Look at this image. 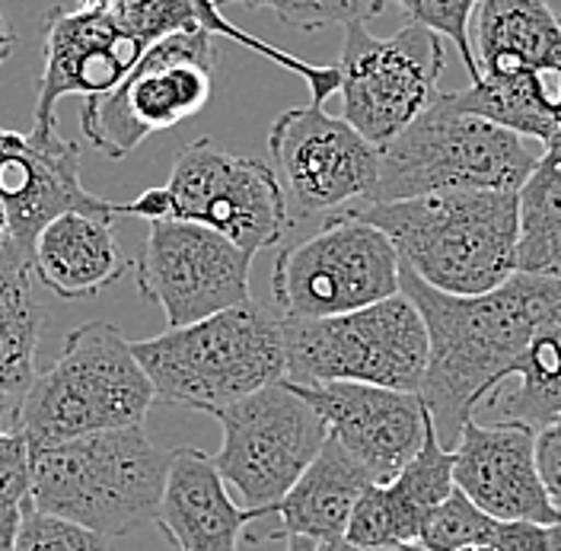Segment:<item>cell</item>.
<instances>
[{
  "mask_svg": "<svg viewBox=\"0 0 561 551\" xmlns=\"http://www.w3.org/2000/svg\"><path fill=\"white\" fill-rule=\"evenodd\" d=\"M504 519L485 514L479 504H472L459 487L450 501L427 519L421 532V546L427 551H462L469 546H497Z\"/></svg>",
  "mask_w": 561,
  "mask_h": 551,
  "instance_id": "29",
  "label": "cell"
},
{
  "mask_svg": "<svg viewBox=\"0 0 561 551\" xmlns=\"http://www.w3.org/2000/svg\"><path fill=\"white\" fill-rule=\"evenodd\" d=\"M272 294L280 319H332L367 310L402 294V259L377 223L339 210L313 237L280 249Z\"/></svg>",
  "mask_w": 561,
  "mask_h": 551,
  "instance_id": "8",
  "label": "cell"
},
{
  "mask_svg": "<svg viewBox=\"0 0 561 551\" xmlns=\"http://www.w3.org/2000/svg\"><path fill=\"white\" fill-rule=\"evenodd\" d=\"M16 551H112L108 539L100 532H90L68 519L38 514L35 507L26 510L20 536H16Z\"/></svg>",
  "mask_w": 561,
  "mask_h": 551,
  "instance_id": "32",
  "label": "cell"
},
{
  "mask_svg": "<svg viewBox=\"0 0 561 551\" xmlns=\"http://www.w3.org/2000/svg\"><path fill=\"white\" fill-rule=\"evenodd\" d=\"M536 462L552 504L561 510V417L536 431Z\"/></svg>",
  "mask_w": 561,
  "mask_h": 551,
  "instance_id": "34",
  "label": "cell"
},
{
  "mask_svg": "<svg viewBox=\"0 0 561 551\" xmlns=\"http://www.w3.org/2000/svg\"><path fill=\"white\" fill-rule=\"evenodd\" d=\"M316 412L325 417L329 434L374 475L392 482L424 444L427 405L421 392H399L367 382H290Z\"/></svg>",
  "mask_w": 561,
  "mask_h": 551,
  "instance_id": "16",
  "label": "cell"
},
{
  "mask_svg": "<svg viewBox=\"0 0 561 551\" xmlns=\"http://www.w3.org/2000/svg\"><path fill=\"white\" fill-rule=\"evenodd\" d=\"M157 392L144 364L112 322H83L65 338L55 364L38 374L13 431L35 449L77 437L138 427Z\"/></svg>",
  "mask_w": 561,
  "mask_h": 551,
  "instance_id": "5",
  "label": "cell"
},
{
  "mask_svg": "<svg viewBox=\"0 0 561 551\" xmlns=\"http://www.w3.org/2000/svg\"><path fill=\"white\" fill-rule=\"evenodd\" d=\"M462 551H497V549H491V546H469V549H462Z\"/></svg>",
  "mask_w": 561,
  "mask_h": 551,
  "instance_id": "39",
  "label": "cell"
},
{
  "mask_svg": "<svg viewBox=\"0 0 561 551\" xmlns=\"http://www.w3.org/2000/svg\"><path fill=\"white\" fill-rule=\"evenodd\" d=\"M472 51L479 80L561 68V16L549 0H482Z\"/></svg>",
  "mask_w": 561,
  "mask_h": 551,
  "instance_id": "24",
  "label": "cell"
},
{
  "mask_svg": "<svg viewBox=\"0 0 561 551\" xmlns=\"http://www.w3.org/2000/svg\"><path fill=\"white\" fill-rule=\"evenodd\" d=\"M163 188L170 195V220L202 223L252 255L278 245L290 227L278 173L210 138H195L179 150Z\"/></svg>",
  "mask_w": 561,
  "mask_h": 551,
  "instance_id": "12",
  "label": "cell"
},
{
  "mask_svg": "<svg viewBox=\"0 0 561 551\" xmlns=\"http://www.w3.org/2000/svg\"><path fill=\"white\" fill-rule=\"evenodd\" d=\"M77 7H90L105 13L118 30L135 35L147 48L179 33H195L205 30L210 35H224L230 42H240L243 48L275 61L278 68L297 73L307 80L313 105H325L342 87V70L339 65H310L278 45L259 38V35L243 33L237 23L224 16V7L217 0H77Z\"/></svg>",
  "mask_w": 561,
  "mask_h": 551,
  "instance_id": "20",
  "label": "cell"
},
{
  "mask_svg": "<svg viewBox=\"0 0 561 551\" xmlns=\"http://www.w3.org/2000/svg\"><path fill=\"white\" fill-rule=\"evenodd\" d=\"M252 259V252L202 223L157 220L150 223L135 275L140 294L167 312L170 329H182L249 303Z\"/></svg>",
  "mask_w": 561,
  "mask_h": 551,
  "instance_id": "14",
  "label": "cell"
},
{
  "mask_svg": "<svg viewBox=\"0 0 561 551\" xmlns=\"http://www.w3.org/2000/svg\"><path fill=\"white\" fill-rule=\"evenodd\" d=\"M402 294L421 310L431 338L421 399L440 444L456 449L476 409L514 377L533 338L561 322V280L517 272L497 290L454 297L402 268Z\"/></svg>",
  "mask_w": 561,
  "mask_h": 551,
  "instance_id": "1",
  "label": "cell"
},
{
  "mask_svg": "<svg viewBox=\"0 0 561 551\" xmlns=\"http://www.w3.org/2000/svg\"><path fill=\"white\" fill-rule=\"evenodd\" d=\"M447 103L549 147L561 135V68L482 77L466 90L444 93Z\"/></svg>",
  "mask_w": 561,
  "mask_h": 551,
  "instance_id": "25",
  "label": "cell"
},
{
  "mask_svg": "<svg viewBox=\"0 0 561 551\" xmlns=\"http://www.w3.org/2000/svg\"><path fill=\"white\" fill-rule=\"evenodd\" d=\"M456 487L497 519L552 526L561 510L552 504L536 462V431L517 421L466 424L454 449Z\"/></svg>",
  "mask_w": 561,
  "mask_h": 551,
  "instance_id": "18",
  "label": "cell"
},
{
  "mask_svg": "<svg viewBox=\"0 0 561 551\" xmlns=\"http://www.w3.org/2000/svg\"><path fill=\"white\" fill-rule=\"evenodd\" d=\"M511 379H517V386L497 399L504 421L539 431L561 417V322L546 325L533 338Z\"/></svg>",
  "mask_w": 561,
  "mask_h": 551,
  "instance_id": "27",
  "label": "cell"
},
{
  "mask_svg": "<svg viewBox=\"0 0 561 551\" xmlns=\"http://www.w3.org/2000/svg\"><path fill=\"white\" fill-rule=\"evenodd\" d=\"M454 491V449L440 444L434 417H427L424 444L415 459L392 482L370 484L364 491L345 539L357 546L419 542L427 519L450 501Z\"/></svg>",
  "mask_w": 561,
  "mask_h": 551,
  "instance_id": "19",
  "label": "cell"
},
{
  "mask_svg": "<svg viewBox=\"0 0 561 551\" xmlns=\"http://www.w3.org/2000/svg\"><path fill=\"white\" fill-rule=\"evenodd\" d=\"M319 551H427L421 542H396V546H357L348 539H332V542H322Z\"/></svg>",
  "mask_w": 561,
  "mask_h": 551,
  "instance_id": "35",
  "label": "cell"
},
{
  "mask_svg": "<svg viewBox=\"0 0 561 551\" xmlns=\"http://www.w3.org/2000/svg\"><path fill=\"white\" fill-rule=\"evenodd\" d=\"M268 157L290 220L370 205L380 182V150L342 115L313 103L280 112L268 131Z\"/></svg>",
  "mask_w": 561,
  "mask_h": 551,
  "instance_id": "13",
  "label": "cell"
},
{
  "mask_svg": "<svg viewBox=\"0 0 561 551\" xmlns=\"http://www.w3.org/2000/svg\"><path fill=\"white\" fill-rule=\"evenodd\" d=\"M482 0H396V7L419 26H427L437 35L450 38L466 61L469 80H479V65L472 51V20Z\"/></svg>",
  "mask_w": 561,
  "mask_h": 551,
  "instance_id": "31",
  "label": "cell"
},
{
  "mask_svg": "<svg viewBox=\"0 0 561 551\" xmlns=\"http://www.w3.org/2000/svg\"><path fill=\"white\" fill-rule=\"evenodd\" d=\"M524 240L561 233V140L549 144L533 175L517 192Z\"/></svg>",
  "mask_w": 561,
  "mask_h": 551,
  "instance_id": "30",
  "label": "cell"
},
{
  "mask_svg": "<svg viewBox=\"0 0 561 551\" xmlns=\"http://www.w3.org/2000/svg\"><path fill=\"white\" fill-rule=\"evenodd\" d=\"M220 7L272 10L284 26L325 30V26H367L386 10V0H217Z\"/></svg>",
  "mask_w": 561,
  "mask_h": 551,
  "instance_id": "28",
  "label": "cell"
},
{
  "mask_svg": "<svg viewBox=\"0 0 561 551\" xmlns=\"http://www.w3.org/2000/svg\"><path fill=\"white\" fill-rule=\"evenodd\" d=\"M0 207L16 249L33 262L35 240L61 214H115L118 205L87 192L80 182V147L61 135L0 138Z\"/></svg>",
  "mask_w": 561,
  "mask_h": 551,
  "instance_id": "17",
  "label": "cell"
},
{
  "mask_svg": "<svg viewBox=\"0 0 561 551\" xmlns=\"http://www.w3.org/2000/svg\"><path fill=\"white\" fill-rule=\"evenodd\" d=\"M287 382H367L421 392L431 338L421 310L396 294L332 319H284Z\"/></svg>",
  "mask_w": 561,
  "mask_h": 551,
  "instance_id": "7",
  "label": "cell"
},
{
  "mask_svg": "<svg viewBox=\"0 0 561 551\" xmlns=\"http://www.w3.org/2000/svg\"><path fill=\"white\" fill-rule=\"evenodd\" d=\"M252 514L224 482L214 456L182 447L173 452L157 526L179 551H240Z\"/></svg>",
  "mask_w": 561,
  "mask_h": 551,
  "instance_id": "21",
  "label": "cell"
},
{
  "mask_svg": "<svg viewBox=\"0 0 561 551\" xmlns=\"http://www.w3.org/2000/svg\"><path fill=\"white\" fill-rule=\"evenodd\" d=\"M147 45L118 30L105 13L77 7H55L45 20V65L38 77V96L33 108L35 138L58 135L55 108L65 96H105L112 93L138 61Z\"/></svg>",
  "mask_w": 561,
  "mask_h": 551,
  "instance_id": "15",
  "label": "cell"
},
{
  "mask_svg": "<svg viewBox=\"0 0 561 551\" xmlns=\"http://www.w3.org/2000/svg\"><path fill=\"white\" fill-rule=\"evenodd\" d=\"M440 38L444 35L419 23L386 38L367 26L345 30V51L339 61L342 118L377 150L389 147L440 100L447 65Z\"/></svg>",
  "mask_w": 561,
  "mask_h": 551,
  "instance_id": "11",
  "label": "cell"
},
{
  "mask_svg": "<svg viewBox=\"0 0 561 551\" xmlns=\"http://www.w3.org/2000/svg\"><path fill=\"white\" fill-rule=\"evenodd\" d=\"M3 259H20V262H30L20 249H16V242H13V233H10V223H7V214H3V207H0V262ZM33 265V262H30Z\"/></svg>",
  "mask_w": 561,
  "mask_h": 551,
  "instance_id": "36",
  "label": "cell"
},
{
  "mask_svg": "<svg viewBox=\"0 0 561 551\" xmlns=\"http://www.w3.org/2000/svg\"><path fill=\"white\" fill-rule=\"evenodd\" d=\"M13 45H16V35H13L10 20H7V16H3V10H0V65L13 55Z\"/></svg>",
  "mask_w": 561,
  "mask_h": 551,
  "instance_id": "37",
  "label": "cell"
},
{
  "mask_svg": "<svg viewBox=\"0 0 561 551\" xmlns=\"http://www.w3.org/2000/svg\"><path fill=\"white\" fill-rule=\"evenodd\" d=\"M0 138H7V128H0Z\"/></svg>",
  "mask_w": 561,
  "mask_h": 551,
  "instance_id": "40",
  "label": "cell"
},
{
  "mask_svg": "<svg viewBox=\"0 0 561 551\" xmlns=\"http://www.w3.org/2000/svg\"><path fill=\"white\" fill-rule=\"evenodd\" d=\"M370 484H377L374 475L329 434L304 479L275 504L272 514H280V529L265 539H313L319 546L345 539L354 507Z\"/></svg>",
  "mask_w": 561,
  "mask_h": 551,
  "instance_id": "23",
  "label": "cell"
},
{
  "mask_svg": "<svg viewBox=\"0 0 561 551\" xmlns=\"http://www.w3.org/2000/svg\"><path fill=\"white\" fill-rule=\"evenodd\" d=\"M33 447L20 431L0 427V514H26L33 507Z\"/></svg>",
  "mask_w": 561,
  "mask_h": 551,
  "instance_id": "33",
  "label": "cell"
},
{
  "mask_svg": "<svg viewBox=\"0 0 561 551\" xmlns=\"http://www.w3.org/2000/svg\"><path fill=\"white\" fill-rule=\"evenodd\" d=\"M33 272L61 300L103 294L128 272L115 240V214L70 210L51 220L35 240Z\"/></svg>",
  "mask_w": 561,
  "mask_h": 551,
  "instance_id": "22",
  "label": "cell"
},
{
  "mask_svg": "<svg viewBox=\"0 0 561 551\" xmlns=\"http://www.w3.org/2000/svg\"><path fill=\"white\" fill-rule=\"evenodd\" d=\"M287 551H319V542H313V539H287Z\"/></svg>",
  "mask_w": 561,
  "mask_h": 551,
  "instance_id": "38",
  "label": "cell"
},
{
  "mask_svg": "<svg viewBox=\"0 0 561 551\" xmlns=\"http://www.w3.org/2000/svg\"><path fill=\"white\" fill-rule=\"evenodd\" d=\"M217 61V35L205 30L150 45L112 93L87 100L80 112L83 138L108 160H122L150 135L195 118L214 96Z\"/></svg>",
  "mask_w": 561,
  "mask_h": 551,
  "instance_id": "9",
  "label": "cell"
},
{
  "mask_svg": "<svg viewBox=\"0 0 561 551\" xmlns=\"http://www.w3.org/2000/svg\"><path fill=\"white\" fill-rule=\"evenodd\" d=\"M224 444L214 462L252 519L265 517L329 444V424L284 379L217 414Z\"/></svg>",
  "mask_w": 561,
  "mask_h": 551,
  "instance_id": "10",
  "label": "cell"
},
{
  "mask_svg": "<svg viewBox=\"0 0 561 551\" xmlns=\"http://www.w3.org/2000/svg\"><path fill=\"white\" fill-rule=\"evenodd\" d=\"M399 249L402 268L427 287L479 297L520 272L517 192H440L392 205H354Z\"/></svg>",
  "mask_w": 561,
  "mask_h": 551,
  "instance_id": "2",
  "label": "cell"
},
{
  "mask_svg": "<svg viewBox=\"0 0 561 551\" xmlns=\"http://www.w3.org/2000/svg\"><path fill=\"white\" fill-rule=\"evenodd\" d=\"M542 150L536 140L459 112L440 93L419 122L380 150V182L370 205L440 192H520Z\"/></svg>",
  "mask_w": 561,
  "mask_h": 551,
  "instance_id": "6",
  "label": "cell"
},
{
  "mask_svg": "<svg viewBox=\"0 0 561 551\" xmlns=\"http://www.w3.org/2000/svg\"><path fill=\"white\" fill-rule=\"evenodd\" d=\"M157 402L217 414L287 379L284 319L259 303L135 342Z\"/></svg>",
  "mask_w": 561,
  "mask_h": 551,
  "instance_id": "4",
  "label": "cell"
},
{
  "mask_svg": "<svg viewBox=\"0 0 561 551\" xmlns=\"http://www.w3.org/2000/svg\"><path fill=\"white\" fill-rule=\"evenodd\" d=\"M173 452L138 427L77 437L33 452V507L105 539L160 519Z\"/></svg>",
  "mask_w": 561,
  "mask_h": 551,
  "instance_id": "3",
  "label": "cell"
},
{
  "mask_svg": "<svg viewBox=\"0 0 561 551\" xmlns=\"http://www.w3.org/2000/svg\"><path fill=\"white\" fill-rule=\"evenodd\" d=\"M45 312L33 297V265L0 262V421L13 431L35 382V354Z\"/></svg>",
  "mask_w": 561,
  "mask_h": 551,
  "instance_id": "26",
  "label": "cell"
}]
</instances>
